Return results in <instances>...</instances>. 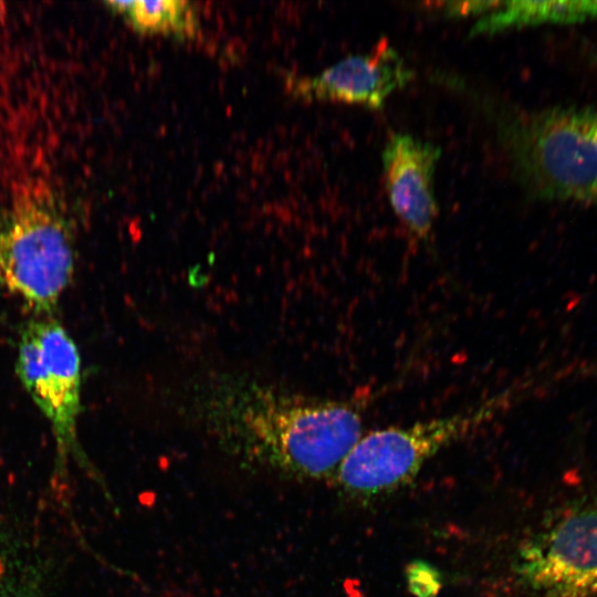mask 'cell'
I'll use <instances>...</instances> for the list:
<instances>
[{"label":"cell","mask_w":597,"mask_h":597,"mask_svg":"<svg viewBox=\"0 0 597 597\" xmlns=\"http://www.w3.org/2000/svg\"><path fill=\"white\" fill-rule=\"evenodd\" d=\"M589 119H590V126H591L593 135L595 138V143L597 146V111L589 109Z\"/></svg>","instance_id":"4fadbf2b"},{"label":"cell","mask_w":597,"mask_h":597,"mask_svg":"<svg viewBox=\"0 0 597 597\" xmlns=\"http://www.w3.org/2000/svg\"><path fill=\"white\" fill-rule=\"evenodd\" d=\"M502 2L495 1H449L444 4V12L448 17H465L481 13L499 7Z\"/></svg>","instance_id":"7c38bea8"},{"label":"cell","mask_w":597,"mask_h":597,"mask_svg":"<svg viewBox=\"0 0 597 597\" xmlns=\"http://www.w3.org/2000/svg\"><path fill=\"white\" fill-rule=\"evenodd\" d=\"M493 119L515 176L532 196L597 205V146L589 109L501 107Z\"/></svg>","instance_id":"7a4b0ae2"},{"label":"cell","mask_w":597,"mask_h":597,"mask_svg":"<svg viewBox=\"0 0 597 597\" xmlns=\"http://www.w3.org/2000/svg\"><path fill=\"white\" fill-rule=\"evenodd\" d=\"M413 77L387 39L366 54L350 55L314 76L291 77L287 88L304 101H333L369 109L384 107L387 97Z\"/></svg>","instance_id":"52a82bcc"},{"label":"cell","mask_w":597,"mask_h":597,"mask_svg":"<svg viewBox=\"0 0 597 597\" xmlns=\"http://www.w3.org/2000/svg\"><path fill=\"white\" fill-rule=\"evenodd\" d=\"M407 578L410 590L419 597H432L441 587L438 572L422 562H415L408 567Z\"/></svg>","instance_id":"8fae6325"},{"label":"cell","mask_w":597,"mask_h":597,"mask_svg":"<svg viewBox=\"0 0 597 597\" xmlns=\"http://www.w3.org/2000/svg\"><path fill=\"white\" fill-rule=\"evenodd\" d=\"M17 375L49 421L61 464L81 454V356L65 327L52 316H39L22 328Z\"/></svg>","instance_id":"5b68a950"},{"label":"cell","mask_w":597,"mask_h":597,"mask_svg":"<svg viewBox=\"0 0 597 597\" xmlns=\"http://www.w3.org/2000/svg\"><path fill=\"white\" fill-rule=\"evenodd\" d=\"M74 272L70 220L51 191L28 189L0 216V287L52 316Z\"/></svg>","instance_id":"3957f363"},{"label":"cell","mask_w":597,"mask_h":597,"mask_svg":"<svg viewBox=\"0 0 597 597\" xmlns=\"http://www.w3.org/2000/svg\"><path fill=\"white\" fill-rule=\"evenodd\" d=\"M514 572L542 597H597V503L572 506L534 534Z\"/></svg>","instance_id":"8992f818"},{"label":"cell","mask_w":597,"mask_h":597,"mask_svg":"<svg viewBox=\"0 0 597 597\" xmlns=\"http://www.w3.org/2000/svg\"><path fill=\"white\" fill-rule=\"evenodd\" d=\"M440 146L397 133L383 154L385 187L390 206L408 232L428 241L438 216L433 176Z\"/></svg>","instance_id":"ba28073f"},{"label":"cell","mask_w":597,"mask_h":597,"mask_svg":"<svg viewBox=\"0 0 597 597\" xmlns=\"http://www.w3.org/2000/svg\"><path fill=\"white\" fill-rule=\"evenodd\" d=\"M124 15L140 33L187 39L198 30L195 4L186 0H133Z\"/></svg>","instance_id":"30bf717a"},{"label":"cell","mask_w":597,"mask_h":597,"mask_svg":"<svg viewBox=\"0 0 597 597\" xmlns=\"http://www.w3.org/2000/svg\"><path fill=\"white\" fill-rule=\"evenodd\" d=\"M494 11L478 20L470 35L493 34L503 30L538 24H569L597 19V1H526L502 2Z\"/></svg>","instance_id":"9c48e42d"},{"label":"cell","mask_w":597,"mask_h":597,"mask_svg":"<svg viewBox=\"0 0 597 597\" xmlns=\"http://www.w3.org/2000/svg\"><path fill=\"white\" fill-rule=\"evenodd\" d=\"M191 409L231 452L300 479L334 478L363 436L354 401L307 397L239 376L198 383Z\"/></svg>","instance_id":"6da1fadb"},{"label":"cell","mask_w":597,"mask_h":597,"mask_svg":"<svg viewBox=\"0 0 597 597\" xmlns=\"http://www.w3.org/2000/svg\"><path fill=\"white\" fill-rule=\"evenodd\" d=\"M504 397H492L450 416L391 426L363 434L341 463L335 480L349 499L369 503L408 485L442 449L490 420Z\"/></svg>","instance_id":"277c9868"}]
</instances>
